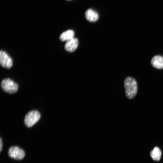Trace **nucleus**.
I'll return each instance as SVG.
<instances>
[{"label": "nucleus", "mask_w": 163, "mask_h": 163, "mask_svg": "<svg viewBox=\"0 0 163 163\" xmlns=\"http://www.w3.org/2000/svg\"><path fill=\"white\" fill-rule=\"evenodd\" d=\"M124 86L126 97L130 99L136 95L138 91V85L136 80L131 77H126L124 81Z\"/></svg>", "instance_id": "1"}, {"label": "nucleus", "mask_w": 163, "mask_h": 163, "mask_svg": "<svg viewBox=\"0 0 163 163\" xmlns=\"http://www.w3.org/2000/svg\"><path fill=\"white\" fill-rule=\"evenodd\" d=\"M40 114L36 110H32L28 112L25 116L24 122L25 125L30 127L33 126L40 120Z\"/></svg>", "instance_id": "2"}, {"label": "nucleus", "mask_w": 163, "mask_h": 163, "mask_svg": "<svg viewBox=\"0 0 163 163\" xmlns=\"http://www.w3.org/2000/svg\"><path fill=\"white\" fill-rule=\"evenodd\" d=\"M1 86L3 91L10 94L16 92L18 88V85L9 78L3 79L1 82Z\"/></svg>", "instance_id": "3"}, {"label": "nucleus", "mask_w": 163, "mask_h": 163, "mask_svg": "<svg viewBox=\"0 0 163 163\" xmlns=\"http://www.w3.org/2000/svg\"><path fill=\"white\" fill-rule=\"evenodd\" d=\"M8 155L11 158L18 160H21L24 157V151L18 146L10 147L8 150Z\"/></svg>", "instance_id": "4"}, {"label": "nucleus", "mask_w": 163, "mask_h": 163, "mask_svg": "<svg viewBox=\"0 0 163 163\" xmlns=\"http://www.w3.org/2000/svg\"><path fill=\"white\" fill-rule=\"evenodd\" d=\"M0 63L2 67L7 69L10 68L13 64L12 59L3 50L0 52Z\"/></svg>", "instance_id": "5"}, {"label": "nucleus", "mask_w": 163, "mask_h": 163, "mask_svg": "<svg viewBox=\"0 0 163 163\" xmlns=\"http://www.w3.org/2000/svg\"><path fill=\"white\" fill-rule=\"evenodd\" d=\"M78 44V39L74 37L66 41L64 46L65 49L69 52H73L77 48Z\"/></svg>", "instance_id": "6"}, {"label": "nucleus", "mask_w": 163, "mask_h": 163, "mask_svg": "<svg viewBox=\"0 0 163 163\" xmlns=\"http://www.w3.org/2000/svg\"><path fill=\"white\" fill-rule=\"evenodd\" d=\"M151 63L152 66L156 69H163V56L159 55L154 56Z\"/></svg>", "instance_id": "7"}, {"label": "nucleus", "mask_w": 163, "mask_h": 163, "mask_svg": "<svg viewBox=\"0 0 163 163\" xmlns=\"http://www.w3.org/2000/svg\"><path fill=\"white\" fill-rule=\"evenodd\" d=\"M86 19L91 22L97 21L99 18V15L96 11L91 9H88L85 12Z\"/></svg>", "instance_id": "8"}, {"label": "nucleus", "mask_w": 163, "mask_h": 163, "mask_svg": "<svg viewBox=\"0 0 163 163\" xmlns=\"http://www.w3.org/2000/svg\"><path fill=\"white\" fill-rule=\"evenodd\" d=\"M75 33L73 30H69L62 33L60 36L59 39L62 41H67L74 38Z\"/></svg>", "instance_id": "9"}, {"label": "nucleus", "mask_w": 163, "mask_h": 163, "mask_svg": "<svg viewBox=\"0 0 163 163\" xmlns=\"http://www.w3.org/2000/svg\"><path fill=\"white\" fill-rule=\"evenodd\" d=\"M161 155V151L158 147H155L150 152V156L155 161H159L160 159Z\"/></svg>", "instance_id": "10"}, {"label": "nucleus", "mask_w": 163, "mask_h": 163, "mask_svg": "<svg viewBox=\"0 0 163 163\" xmlns=\"http://www.w3.org/2000/svg\"><path fill=\"white\" fill-rule=\"evenodd\" d=\"M3 146V142L2 138H1L0 139V152L2 151Z\"/></svg>", "instance_id": "11"}]
</instances>
